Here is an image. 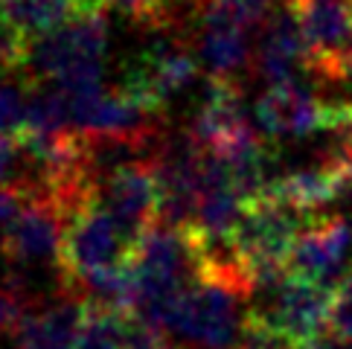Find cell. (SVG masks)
Returning <instances> with one entry per match:
<instances>
[{
	"label": "cell",
	"instance_id": "cell-1",
	"mask_svg": "<svg viewBox=\"0 0 352 349\" xmlns=\"http://www.w3.org/2000/svg\"><path fill=\"white\" fill-rule=\"evenodd\" d=\"M303 224V213L265 192L245 201L228 247L254 289H276L288 280V254Z\"/></svg>",
	"mask_w": 352,
	"mask_h": 349
},
{
	"label": "cell",
	"instance_id": "cell-2",
	"mask_svg": "<svg viewBox=\"0 0 352 349\" xmlns=\"http://www.w3.org/2000/svg\"><path fill=\"white\" fill-rule=\"evenodd\" d=\"M108 21L105 9H94L73 18L67 27L32 44L30 67L32 82H47L76 96L94 87H102L105 70Z\"/></svg>",
	"mask_w": 352,
	"mask_h": 349
},
{
	"label": "cell",
	"instance_id": "cell-3",
	"mask_svg": "<svg viewBox=\"0 0 352 349\" xmlns=\"http://www.w3.org/2000/svg\"><path fill=\"white\" fill-rule=\"evenodd\" d=\"M256 120L271 137H306L314 131H349L352 105L323 102L297 79L283 85H268L256 102Z\"/></svg>",
	"mask_w": 352,
	"mask_h": 349
},
{
	"label": "cell",
	"instance_id": "cell-4",
	"mask_svg": "<svg viewBox=\"0 0 352 349\" xmlns=\"http://www.w3.org/2000/svg\"><path fill=\"white\" fill-rule=\"evenodd\" d=\"M306 38V67L323 82H346L352 49V0H285Z\"/></svg>",
	"mask_w": 352,
	"mask_h": 349
},
{
	"label": "cell",
	"instance_id": "cell-5",
	"mask_svg": "<svg viewBox=\"0 0 352 349\" xmlns=\"http://www.w3.org/2000/svg\"><path fill=\"white\" fill-rule=\"evenodd\" d=\"M332 311L335 289L288 277L274 289L271 303L259 311V317L285 346H309L332 335Z\"/></svg>",
	"mask_w": 352,
	"mask_h": 349
},
{
	"label": "cell",
	"instance_id": "cell-6",
	"mask_svg": "<svg viewBox=\"0 0 352 349\" xmlns=\"http://www.w3.org/2000/svg\"><path fill=\"white\" fill-rule=\"evenodd\" d=\"M198 67L201 61L190 53L186 44L178 38H160L125 67L120 91L160 114L172 96H178L198 79Z\"/></svg>",
	"mask_w": 352,
	"mask_h": 349
},
{
	"label": "cell",
	"instance_id": "cell-7",
	"mask_svg": "<svg viewBox=\"0 0 352 349\" xmlns=\"http://www.w3.org/2000/svg\"><path fill=\"white\" fill-rule=\"evenodd\" d=\"M96 198L134 245L160 224V181L155 157L137 160L96 183Z\"/></svg>",
	"mask_w": 352,
	"mask_h": 349
},
{
	"label": "cell",
	"instance_id": "cell-8",
	"mask_svg": "<svg viewBox=\"0 0 352 349\" xmlns=\"http://www.w3.org/2000/svg\"><path fill=\"white\" fill-rule=\"evenodd\" d=\"M352 227L344 216H318L303 224L288 254V277L335 289L346 273Z\"/></svg>",
	"mask_w": 352,
	"mask_h": 349
},
{
	"label": "cell",
	"instance_id": "cell-9",
	"mask_svg": "<svg viewBox=\"0 0 352 349\" xmlns=\"http://www.w3.org/2000/svg\"><path fill=\"white\" fill-rule=\"evenodd\" d=\"M70 105H73V128L87 137L160 134L155 111L140 105L125 91H108L102 85V87H94V91L70 96Z\"/></svg>",
	"mask_w": 352,
	"mask_h": 349
},
{
	"label": "cell",
	"instance_id": "cell-10",
	"mask_svg": "<svg viewBox=\"0 0 352 349\" xmlns=\"http://www.w3.org/2000/svg\"><path fill=\"white\" fill-rule=\"evenodd\" d=\"M254 61L268 85L294 82L297 67L306 65V38H303V30H300L294 9L288 3L274 9L271 21L262 30Z\"/></svg>",
	"mask_w": 352,
	"mask_h": 349
},
{
	"label": "cell",
	"instance_id": "cell-11",
	"mask_svg": "<svg viewBox=\"0 0 352 349\" xmlns=\"http://www.w3.org/2000/svg\"><path fill=\"white\" fill-rule=\"evenodd\" d=\"M85 320V300L61 294L56 303L32 308L12 332L18 349H76Z\"/></svg>",
	"mask_w": 352,
	"mask_h": 349
},
{
	"label": "cell",
	"instance_id": "cell-12",
	"mask_svg": "<svg viewBox=\"0 0 352 349\" xmlns=\"http://www.w3.org/2000/svg\"><path fill=\"white\" fill-rule=\"evenodd\" d=\"M198 61L201 67H207L212 82H230L248 70L250 58H256L250 53L248 32L236 23L224 21H198Z\"/></svg>",
	"mask_w": 352,
	"mask_h": 349
},
{
	"label": "cell",
	"instance_id": "cell-13",
	"mask_svg": "<svg viewBox=\"0 0 352 349\" xmlns=\"http://www.w3.org/2000/svg\"><path fill=\"white\" fill-rule=\"evenodd\" d=\"M248 114H245V105H242V91L239 85L230 82H212L210 79V91L207 99L201 105L198 117L192 122V140L201 148H212L224 143L228 137H233L236 131L248 128Z\"/></svg>",
	"mask_w": 352,
	"mask_h": 349
},
{
	"label": "cell",
	"instance_id": "cell-14",
	"mask_svg": "<svg viewBox=\"0 0 352 349\" xmlns=\"http://www.w3.org/2000/svg\"><path fill=\"white\" fill-rule=\"evenodd\" d=\"M265 195L288 204L297 213H314V210L332 204L338 195H344V190L335 169L320 164L309 169H294L283 174V178H274L265 186Z\"/></svg>",
	"mask_w": 352,
	"mask_h": 349
},
{
	"label": "cell",
	"instance_id": "cell-15",
	"mask_svg": "<svg viewBox=\"0 0 352 349\" xmlns=\"http://www.w3.org/2000/svg\"><path fill=\"white\" fill-rule=\"evenodd\" d=\"M85 12L94 9H82L73 0H3L0 3V18L9 27H15L30 44L67 27L73 18L85 15Z\"/></svg>",
	"mask_w": 352,
	"mask_h": 349
},
{
	"label": "cell",
	"instance_id": "cell-16",
	"mask_svg": "<svg viewBox=\"0 0 352 349\" xmlns=\"http://www.w3.org/2000/svg\"><path fill=\"white\" fill-rule=\"evenodd\" d=\"M131 323L134 320L114 306L85 300V320L76 349H125Z\"/></svg>",
	"mask_w": 352,
	"mask_h": 349
},
{
	"label": "cell",
	"instance_id": "cell-17",
	"mask_svg": "<svg viewBox=\"0 0 352 349\" xmlns=\"http://www.w3.org/2000/svg\"><path fill=\"white\" fill-rule=\"evenodd\" d=\"M198 21L236 23L245 32L265 30L274 15V0H195Z\"/></svg>",
	"mask_w": 352,
	"mask_h": 349
},
{
	"label": "cell",
	"instance_id": "cell-18",
	"mask_svg": "<svg viewBox=\"0 0 352 349\" xmlns=\"http://www.w3.org/2000/svg\"><path fill=\"white\" fill-rule=\"evenodd\" d=\"M30 56H32V44L23 38L15 27H9V23L0 18V70L3 73L27 70Z\"/></svg>",
	"mask_w": 352,
	"mask_h": 349
},
{
	"label": "cell",
	"instance_id": "cell-19",
	"mask_svg": "<svg viewBox=\"0 0 352 349\" xmlns=\"http://www.w3.org/2000/svg\"><path fill=\"white\" fill-rule=\"evenodd\" d=\"M332 338L341 346H352V271H346V277L335 285Z\"/></svg>",
	"mask_w": 352,
	"mask_h": 349
},
{
	"label": "cell",
	"instance_id": "cell-20",
	"mask_svg": "<svg viewBox=\"0 0 352 349\" xmlns=\"http://www.w3.org/2000/svg\"><path fill=\"white\" fill-rule=\"evenodd\" d=\"M27 96H21L12 85H0V134H15L23 122Z\"/></svg>",
	"mask_w": 352,
	"mask_h": 349
},
{
	"label": "cell",
	"instance_id": "cell-21",
	"mask_svg": "<svg viewBox=\"0 0 352 349\" xmlns=\"http://www.w3.org/2000/svg\"><path fill=\"white\" fill-rule=\"evenodd\" d=\"M30 300L21 297L18 291L0 285V332H15L21 326V320L30 315Z\"/></svg>",
	"mask_w": 352,
	"mask_h": 349
},
{
	"label": "cell",
	"instance_id": "cell-22",
	"mask_svg": "<svg viewBox=\"0 0 352 349\" xmlns=\"http://www.w3.org/2000/svg\"><path fill=\"white\" fill-rule=\"evenodd\" d=\"M125 349H184L178 346L166 332H157L152 326H143V323H131V332H129V346Z\"/></svg>",
	"mask_w": 352,
	"mask_h": 349
},
{
	"label": "cell",
	"instance_id": "cell-23",
	"mask_svg": "<svg viewBox=\"0 0 352 349\" xmlns=\"http://www.w3.org/2000/svg\"><path fill=\"white\" fill-rule=\"evenodd\" d=\"M21 143L15 134H0V186L9 183V172L15 166V160L21 157Z\"/></svg>",
	"mask_w": 352,
	"mask_h": 349
},
{
	"label": "cell",
	"instance_id": "cell-24",
	"mask_svg": "<svg viewBox=\"0 0 352 349\" xmlns=\"http://www.w3.org/2000/svg\"><path fill=\"white\" fill-rule=\"evenodd\" d=\"M73 3L82 6V9H108L105 0H73Z\"/></svg>",
	"mask_w": 352,
	"mask_h": 349
},
{
	"label": "cell",
	"instance_id": "cell-25",
	"mask_svg": "<svg viewBox=\"0 0 352 349\" xmlns=\"http://www.w3.org/2000/svg\"><path fill=\"white\" fill-rule=\"evenodd\" d=\"M285 349H329V346L320 341V344H309V346H285Z\"/></svg>",
	"mask_w": 352,
	"mask_h": 349
},
{
	"label": "cell",
	"instance_id": "cell-26",
	"mask_svg": "<svg viewBox=\"0 0 352 349\" xmlns=\"http://www.w3.org/2000/svg\"><path fill=\"white\" fill-rule=\"evenodd\" d=\"M344 349H352V346H344Z\"/></svg>",
	"mask_w": 352,
	"mask_h": 349
},
{
	"label": "cell",
	"instance_id": "cell-27",
	"mask_svg": "<svg viewBox=\"0 0 352 349\" xmlns=\"http://www.w3.org/2000/svg\"><path fill=\"white\" fill-rule=\"evenodd\" d=\"M0 3H3V0H0Z\"/></svg>",
	"mask_w": 352,
	"mask_h": 349
},
{
	"label": "cell",
	"instance_id": "cell-28",
	"mask_svg": "<svg viewBox=\"0 0 352 349\" xmlns=\"http://www.w3.org/2000/svg\"><path fill=\"white\" fill-rule=\"evenodd\" d=\"M0 259H3V256H0Z\"/></svg>",
	"mask_w": 352,
	"mask_h": 349
}]
</instances>
